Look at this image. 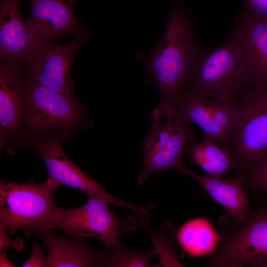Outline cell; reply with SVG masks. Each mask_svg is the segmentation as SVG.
Listing matches in <instances>:
<instances>
[{
	"instance_id": "obj_1",
	"label": "cell",
	"mask_w": 267,
	"mask_h": 267,
	"mask_svg": "<svg viewBox=\"0 0 267 267\" xmlns=\"http://www.w3.org/2000/svg\"><path fill=\"white\" fill-rule=\"evenodd\" d=\"M193 22L180 5L174 6L162 38L145 59L147 70L157 85L160 101L150 116L160 121L184 88L190 68L200 46Z\"/></svg>"
},
{
	"instance_id": "obj_2",
	"label": "cell",
	"mask_w": 267,
	"mask_h": 267,
	"mask_svg": "<svg viewBox=\"0 0 267 267\" xmlns=\"http://www.w3.org/2000/svg\"><path fill=\"white\" fill-rule=\"evenodd\" d=\"M251 87L245 54L238 42L229 36L217 47H200L182 91L204 97L238 99Z\"/></svg>"
},
{
	"instance_id": "obj_3",
	"label": "cell",
	"mask_w": 267,
	"mask_h": 267,
	"mask_svg": "<svg viewBox=\"0 0 267 267\" xmlns=\"http://www.w3.org/2000/svg\"><path fill=\"white\" fill-rule=\"evenodd\" d=\"M60 185L50 177L36 184L0 182V222L10 234L20 228L28 231L39 228L55 229L61 209L55 204L54 190Z\"/></svg>"
},
{
	"instance_id": "obj_4",
	"label": "cell",
	"mask_w": 267,
	"mask_h": 267,
	"mask_svg": "<svg viewBox=\"0 0 267 267\" xmlns=\"http://www.w3.org/2000/svg\"><path fill=\"white\" fill-rule=\"evenodd\" d=\"M71 134L70 130L63 129L35 131L24 135L21 145L31 148L40 156L48 177L60 185L80 190L88 197L103 198L111 204L139 213L141 206L121 200L108 193L97 181L83 172L66 155L62 144L64 139L72 136Z\"/></svg>"
},
{
	"instance_id": "obj_5",
	"label": "cell",
	"mask_w": 267,
	"mask_h": 267,
	"mask_svg": "<svg viewBox=\"0 0 267 267\" xmlns=\"http://www.w3.org/2000/svg\"><path fill=\"white\" fill-rule=\"evenodd\" d=\"M238 120L228 135L237 169L245 172L267 151V84L253 86L237 99Z\"/></svg>"
},
{
	"instance_id": "obj_6",
	"label": "cell",
	"mask_w": 267,
	"mask_h": 267,
	"mask_svg": "<svg viewBox=\"0 0 267 267\" xmlns=\"http://www.w3.org/2000/svg\"><path fill=\"white\" fill-rule=\"evenodd\" d=\"M241 225L222 238L206 265L267 267V202L251 210Z\"/></svg>"
},
{
	"instance_id": "obj_7",
	"label": "cell",
	"mask_w": 267,
	"mask_h": 267,
	"mask_svg": "<svg viewBox=\"0 0 267 267\" xmlns=\"http://www.w3.org/2000/svg\"><path fill=\"white\" fill-rule=\"evenodd\" d=\"M111 203L98 197H89L87 203L75 209H62L55 229L76 238L93 237L100 240L108 250L121 244L120 236L134 230V217L118 219L110 208Z\"/></svg>"
},
{
	"instance_id": "obj_8",
	"label": "cell",
	"mask_w": 267,
	"mask_h": 267,
	"mask_svg": "<svg viewBox=\"0 0 267 267\" xmlns=\"http://www.w3.org/2000/svg\"><path fill=\"white\" fill-rule=\"evenodd\" d=\"M84 31L63 44L52 42L39 44L23 65L27 80L72 99L74 81L70 68L81 45L89 39Z\"/></svg>"
},
{
	"instance_id": "obj_9",
	"label": "cell",
	"mask_w": 267,
	"mask_h": 267,
	"mask_svg": "<svg viewBox=\"0 0 267 267\" xmlns=\"http://www.w3.org/2000/svg\"><path fill=\"white\" fill-rule=\"evenodd\" d=\"M27 81L24 122L26 132L24 136L31 132L53 129L74 130L85 124V106L76 99Z\"/></svg>"
},
{
	"instance_id": "obj_10",
	"label": "cell",
	"mask_w": 267,
	"mask_h": 267,
	"mask_svg": "<svg viewBox=\"0 0 267 267\" xmlns=\"http://www.w3.org/2000/svg\"><path fill=\"white\" fill-rule=\"evenodd\" d=\"M31 12L26 20L39 44L51 43L68 34L83 31L74 7L77 0H28Z\"/></svg>"
},
{
	"instance_id": "obj_11",
	"label": "cell",
	"mask_w": 267,
	"mask_h": 267,
	"mask_svg": "<svg viewBox=\"0 0 267 267\" xmlns=\"http://www.w3.org/2000/svg\"><path fill=\"white\" fill-rule=\"evenodd\" d=\"M25 234L28 236L37 235L43 242L47 253L48 267H105L108 249H95L87 238L67 239L44 228L25 231Z\"/></svg>"
},
{
	"instance_id": "obj_12",
	"label": "cell",
	"mask_w": 267,
	"mask_h": 267,
	"mask_svg": "<svg viewBox=\"0 0 267 267\" xmlns=\"http://www.w3.org/2000/svg\"><path fill=\"white\" fill-rule=\"evenodd\" d=\"M229 36L245 54L251 86L267 84V19L243 11L236 18Z\"/></svg>"
},
{
	"instance_id": "obj_13",
	"label": "cell",
	"mask_w": 267,
	"mask_h": 267,
	"mask_svg": "<svg viewBox=\"0 0 267 267\" xmlns=\"http://www.w3.org/2000/svg\"><path fill=\"white\" fill-rule=\"evenodd\" d=\"M21 0H0V62L23 65L39 44L22 16Z\"/></svg>"
},
{
	"instance_id": "obj_14",
	"label": "cell",
	"mask_w": 267,
	"mask_h": 267,
	"mask_svg": "<svg viewBox=\"0 0 267 267\" xmlns=\"http://www.w3.org/2000/svg\"><path fill=\"white\" fill-rule=\"evenodd\" d=\"M20 64L0 65V125L10 137H19L24 126L27 81Z\"/></svg>"
},
{
	"instance_id": "obj_15",
	"label": "cell",
	"mask_w": 267,
	"mask_h": 267,
	"mask_svg": "<svg viewBox=\"0 0 267 267\" xmlns=\"http://www.w3.org/2000/svg\"><path fill=\"white\" fill-rule=\"evenodd\" d=\"M192 178L217 203L222 206L228 214L239 223L244 222L250 214L249 197L244 186L247 179L245 175L231 179H223L207 175H199L186 166L180 173Z\"/></svg>"
},
{
	"instance_id": "obj_16",
	"label": "cell",
	"mask_w": 267,
	"mask_h": 267,
	"mask_svg": "<svg viewBox=\"0 0 267 267\" xmlns=\"http://www.w3.org/2000/svg\"><path fill=\"white\" fill-rule=\"evenodd\" d=\"M185 123L174 134L169 142L158 150L143 156L141 171L137 178L138 184L151 176L164 171L176 169L179 172L185 166L182 159L194 141L196 132Z\"/></svg>"
},
{
	"instance_id": "obj_17",
	"label": "cell",
	"mask_w": 267,
	"mask_h": 267,
	"mask_svg": "<svg viewBox=\"0 0 267 267\" xmlns=\"http://www.w3.org/2000/svg\"><path fill=\"white\" fill-rule=\"evenodd\" d=\"M170 111L189 124H195L203 131L205 136L214 139L221 147L230 151L228 135L213 118L205 97L182 91L174 99L168 112Z\"/></svg>"
},
{
	"instance_id": "obj_18",
	"label": "cell",
	"mask_w": 267,
	"mask_h": 267,
	"mask_svg": "<svg viewBox=\"0 0 267 267\" xmlns=\"http://www.w3.org/2000/svg\"><path fill=\"white\" fill-rule=\"evenodd\" d=\"M187 153L192 163L208 176L222 178L237 169L232 153L209 136H204L201 141L194 140L189 146Z\"/></svg>"
},
{
	"instance_id": "obj_19",
	"label": "cell",
	"mask_w": 267,
	"mask_h": 267,
	"mask_svg": "<svg viewBox=\"0 0 267 267\" xmlns=\"http://www.w3.org/2000/svg\"><path fill=\"white\" fill-rule=\"evenodd\" d=\"M177 240L190 256L198 257L213 254L221 237L206 218H196L184 223L178 230Z\"/></svg>"
},
{
	"instance_id": "obj_20",
	"label": "cell",
	"mask_w": 267,
	"mask_h": 267,
	"mask_svg": "<svg viewBox=\"0 0 267 267\" xmlns=\"http://www.w3.org/2000/svg\"><path fill=\"white\" fill-rule=\"evenodd\" d=\"M205 99L213 118L228 137L240 114L237 100L223 97H205Z\"/></svg>"
},
{
	"instance_id": "obj_21",
	"label": "cell",
	"mask_w": 267,
	"mask_h": 267,
	"mask_svg": "<svg viewBox=\"0 0 267 267\" xmlns=\"http://www.w3.org/2000/svg\"><path fill=\"white\" fill-rule=\"evenodd\" d=\"M109 252L105 267H151V260L155 254L154 249L142 253L120 244Z\"/></svg>"
},
{
	"instance_id": "obj_22",
	"label": "cell",
	"mask_w": 267,
	"mask_h": 267,
	"mask_svg": "<svg viewBox=\"0 0 267 267\" xmlns=\"http://www.w3.org/2000/svg\"><path fill=\"white\" fill-rule=\"evenodd\" d=\"M142 226L146 229L153 241L154 244H162V246L154 249L155 254H158L160 262L163 266L183 267L178 260L174 252L173 242L171 236L164 231L160 233L155 232L148 225V221L139 220Z\"/></svg>"
},
{
	"instance_id": "obj_23",
	"label": "cell",
	"mask_w": 267,
	"mask_h": 267,
	"mask_svg": "<svg viewBox=\"0 0 267 267\" xmlns=\"http://www.w3.org/2000/svg\"><path fill=\"white\" fill-rule=\"evenodd\" d=\"M243 175L247 177L245 185L267 192V151L256 159Z\"/></svg>"
},
{
	"instance_id": "obj_24",
	"label": "cell",
	"mask_w": 267,
	"mask_h": 267,
	"mask_svg": "<svg viewBox=\"0 0 267 267\" xmlns=\"http://www.w3.org/2000/svg\"><path fill=\"white\" fill-rule=\"evenodd\" d=\"M243 12L255 17L267 19V0H242Z\"/></svg>"
},
{
	"instance_id": "obj_25",
	"label": "cell",
	"mask_w": 267,
	"mask_h": 267,
	"mask_svg": "<svg viewBox=\"0 0 267 267\" xmlns=\"http://www.w3.org/2000/svg\"><path fill=\"white\" fill-rule=\"evenodd\" d=\"M6 226L0 222V252L9 248H13L17 251L22 250L24 243L21 238L11 240L8 236Z\"/></svg>"
},
{
	"instance_id": "obj_26",
	"label": "cell",
	"mask_w": 267,
	"mask_h": 267,
	"mask_svg": "<svg viewBox=\"0 0 267 267\" xmlns=\"http://www.w3.org/2000/svg\"><path fill=\"white\" fill-rule=\"evenodd\" d=\"M33 251L28 260L23 264V267H47V257L43 252L39 245L34 242L32 245Z\"/></svg>"
},
{
	"instance_id": "obj_27",
	"label": "cell",
	"mask_w": 267,
	"mask_h": 267,
	"mask_svg": "<svg viewBox=\"0 0 267 267\" xmlns=\"http://www.w3.org/2000/svg\"><path fill=\"white\" fill-rule=\"evenodd\" d=\"M0 267H15L8 260L6 256V251L5 250L0 252Z\"/></svg>"
}]
</instances>
